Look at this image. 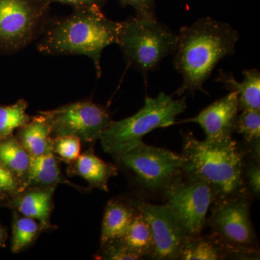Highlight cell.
<instances>
[{"label":"cell","instance_id":"cell-1","mask_svg":"<svg viewBox=\"0 0 260 260\" xmlns=\"http://www.w3.org/2000/svg\"><path fill=\"white\" fill-rule=\"evenodd\" d=\"M239 40V32L230 24L210 17L181 28L174 54V68L183 79L177 95L205 92L203 84L222 59L234 54Z\"/></svg>","mask_w":260,"mask_h":260},{"label":"cell","instance_id":"cell-2","mask_svg":"<svg viewBox=\"0 0 260 260\" xmlns=\"http://www.w3.org/2000/svg\"><path fill=\"white\" fill-rule=\"evenodd\" d=\"M120 24L107 18L97 5L78 8L73 14L47 23L38 50L46 55L87 56L100 77L102 51L117 44Z\"/></svg>","mask_w":260,"mask_h":260},{"label":"cell","instance_id":"cell-3","mask_svg":"<svg viewBox=\"0 0 260 260\" xmlns=\"http://www.w3.org/2000/svg\"><path fill=\"white\" fill-rule=\"evenodd\" d=\"M181 135V171L186 177L209 184L220 198L242 194L244 154L237 141L200 140L189 131Z\"/></svg>","mask_w":260,"mask_h":260},{"label":"cell","instance_id":"cell-4","mask_svg":"<svg viewBox=\"0 0 260 260\" xmlns=\"http://www.w3.org/2000/svg\"><path fill=\"white\" fill-rule=\"evenodd\" d=\"M186 109L185 98L174 99L162 92L155 98L147 96L144 106L134 115L111 123L101 135V145L113 156L124 153L143 142L150 132L175 124L176 118Z\"/></svg>","mask_w":260,"mask_h":260},{"label":"cell","instance_id":"cell-5","mask_svg":"<svg viewBox=\"0 0 260 260\" xmlns=\"http://www.w3.org/2000/svg\"><path fill=\"white\" fill-rule=\"evenodd\" d=\"M177 41L178 34L157 19L135 16L121 22L117 44L127 64L147 78L164 58L174 54Z\"/></svg>","mask_w":260,"mask_h":260},{"label":"cell","instance_id":"cell-6","mask_svg":"<svg viewBox=\"0 0 260 260\" xmlns=\"http://www.w3.org/2000/svg\"><path fill=\"white\" fill-rule=\"evenodd\" d=\"M49 0H0V51L14 54L42 34Z\"/></svg>","mask_w":260,"mask_h":260},{"label":"cell","instance_id":"cell-7","mask_svg":"<svg viewBox=\"0 0 260 260\" xmlns=\"http://www.w3.org/2000/svg\"><path fill=\"white\" fill-rule=\"evenodd\" d=\"M167 205L188 237L199 236L203 231L206 216L212 203L218 198L216 191L209 184L199 179L180 177L164 190Z\"/></svg>","mask_w":260,"mask_h":260},{"label":"cell","instance_id":"cell-8","mask_svg":"<svg viewBox=\"0 0 260 260\" xmlns=\"http://www.w3.org/2000/svg\"><path fill=\"white\" fill-rule=\"evenodd\" d=\"M113 157L134 173L149 190L164 191L181 172L180 155L143 142Z\"/></svg>","mask_w":260,"mask_h":260},{"label":"cell","instance_id":"cell-9","mask_svg":"<svg viewBox=\"0 0 260 260\" xmlns=\"http://www.w3.org/2000/svg\"><path fill=\"white\" fill-rule=\"evenodd\" d=\"M40 114L49 124L53 138L74 135L87 144L100 139L113 121L104 107L90 101L71 103Z\"/></svg>","mask_w":260,"mask_h":260},{"label":"cell","instance_id":"cell-10","mask_svg":"<svg viewBox=\"0 0 260 260\" xmlns=\"http://www.w3.org/2000/svg\"><path fill=\"white\" fill-rule=\"evenodd\" d=\"M209 224L216 236L234 251H251L256 235L250 203L242 195L220 198L214 206Z\"/></svg>","mask_w":260,"mask_h":260},{"label":"cell","instance_id":"cell-11","mask_svg":"<svg viewBox=\"0 0 260 260\" xmlns=\"http://www.w3.org/2000/svg\"><path fill=\"white\" fill-rule=\"evenodd\" d=\"M132 206L143 214L153 233L154 259H178L187 234L167 205H155L143 201L133 202Z\"/></svg>","mask_w":260,"mask_h":260},{"label":"cell","instance_id":"cell-12","mask_svg":"<svg viewBox=\"0 0 260 260\" xmlns=\"http://www.w3.org/2000/svg\"><path fill=\"white\" fill-rule=\"evenodd\" d=\"M238 114L237 94L229 92L225 96L204 108L198 115L180 123L198 124L206 135L205 140L221 142L232 138Z\"/></svg>","mask_w":260,"mask_h":260},{"label":"cell","instance_id":"cell-13","mask_svg":"<svg viewBox=\"0 0 260 260\" xmlns=\"http://www.w3.org/2000/svg\"><path fill=\"white\" fill-rule=\"evenodd\" d=\"M68 174L70 177L78 176L83 178L88 181L90 187L108 191L109 179L118 175V169L114 164L99 158L90 149L70 162Z\"/></svg>","mask_w":260,"mask_h":260},{"label":"cell","instance_id":"cell-14","mask_svg":"<svg viewBox=\"0 0 260 260\" xmlns=\"http://www.w3.org/2000/svg\"><path fill=\"white\" fill-rule=\"evenodd\" d=\"M244 80L239 83L232 73L220 70L217 81L224 85L229 92L238 95L239 111L245 109L260 110V72L257 69L243 71Z\"/></svg>","mask_w":260,"mask_h":260},{"label":"cell","instance_id":"cell-15","mask_svg":"<svg viewBox=\"0 0 260 260\" xmlns=\"http://www.w3.org/2000/svg\"><path fill=\"white\" fill-rule=\"evenodd\" d=\"M25 181L22 184L20 192L31 185L50 186L56 183H68L61 174L54 150L38 156H30Z\"/></svg>","mask_w":260,"mask_h":260},{"label":"cell","instance_id":"cell-16","mask_svg":"<svg viewBox=\"0 0 260 260\" xmlns=\"http://www.w3.org/2000/svg\"><path fill=\"white\" fill-rule=\"evenodd\" d=\"M54 192V187L32 189L18 197L13 205L23 216L37 220L41 227L47 229L49 227Z\"/></svg>","mask_w":260,"mask_h":260},{"label":"cell","instance_id":"cell-17","mask_svg":"<svg viewBox=\"0 0 260 260\" xmlns=\"http://www.w3.org/2000/svg\"><path fill=\"white\" fill-rule=\"evenodd\" d=\"M115 241L140 259L151 256L155 246L150 224L144 215L137 210L126 232Z\"/></svg>","mask_w":260,"mask_h":260},{"label":"cell","instance_id":"cell-18","mask_svg":"<svg viewBox=\"0 0 260 260\" xmlns=\"http://www.w3.org/2000/svg\"><path fill=\"white\" fill-rule=\"evenodd\" d=\"M16 138L30 156H38L53 150L50 127L41 114L18 129Z\"/></svg>","mask_w":260,"mask_h":260},{"label":"cell","instance_id":"cell-19","mask_svg":"<svg viewBox=\"0 0 260 260\" xmlns=\"http://www.w3.org/2000/svg\"><path fill=\"white\" fill-rule=\"evenodd\" d=\"M135 211L134 207L119 200H112L108 203L102 221V245L124 235L133 220Z\"/></svg>","mask_w":260,"mask_h":260},{"label":"cell","instance_id":"cell-20","mask_svg":"<svg viewBox=\"0 0 260 260\" xmlns=\"http://www.w3.org/2000/svg\"><path fill=\"white\" fill-rule=\"evenodd\" d=\"M228 251H234L217 236L216 238L191 237L183 246L178 259L216 260L224 259Z\"/></svg>","mask_w":260,"mask_h":260},{"label":"cell","instance_id":"cell-21","mask_svg":"<svg viewBox=\"0 0 260 260\" xmlns=\"http://www.w3.org/2000/svg\"><path fill=\"white\" fill-rule=\"evenodd\" d=\"M30 156L16 137L13 135L0 140V162L17 177L28 172Z\"/></svg>","mask_w":260,"mask_h":260},{"label":"cell","instance_id":"cell-22","mask_svg":"<svg viewBox=\"0 0 260 260\" xmlns=\"http://www.w3.org/2000/svg\"><path fill=\"white\" fill-rule=\"evenodd\" d=\"M242 135L250 148L253 158L259 162L260 110L245 109L238 114L235 130Z\"/></svg>","mask_w":260,"mask_h":260},{"label":"cell","instance_id":"cell-23","mask_svg":"<svg viewBox=\"0 0 260 260\" xmlns=\"http://www.w3.org/2000/svg\"><path fill=\"white\" fill-rule=\"evenodd\" d=\"M28 106L24 99L10 105H0V140L13 135L15 130L30 121L32 117L27 113Z\"/></svg>","mask_w":260,"mask_h":260},{"label":"cell","instance_id":"cell-24","mask_svg":"<svg viewBox=\"0 0 260 260\" xmlns=\"http://www.w3.org/2000/svg\"><path fill=\"white\" fill-rule=\"evenodd\" d=\"M40 224L34 219L24 216L15 220L13 224L12 251L19 252L37 237Z\"/></svg>","mask_w":260,"mask_h":260},{"label":"cell","instance_id":"cell-25","mask_svg":"<svg viewBox=\"0 0 260 260\" xmlns=\"http://www.w3.org/2000/svg\"><path fill=\"white\" fill-rule=\"evenodd\" d=\"M81 150V140L74 135H60L53 138V150L63 160L72 162L78 158Z\"/></svg>","mask_w":260,"mask_h":260},{"label":"cell","instance_id":"cell-26","mask_svg":"<svg viewBox=\"0 0 260 260\" xmlns=\"http://www.w3.org/2000/svg\"><path fill=\"white\" fill-rule=\"evenodd\" d=\"M124 6L133 7L136 13V17L143 19L155 20V0H120Z\"/></svg>","mask_w":260,"mask_h":260},{"label":"cell","instance_id":"cell-27","mask_svg":"<svg viewBox=\"0 0 260 260\" xmlns=\"http://www.w3.org/2000/svg\"><path fill=\"white\" fill-rule=\"evenodd\" d=\"M20 187L18 177L0 162V193L15 194L20 192Z\"/></svg>","mask_w":260,"mask_h":260},{"label":"cell","instance_id":"cell-28","mask_svg":"<svg viewBox=\"0 0 260 260\" xmlns=\"http://www.w3.org/2000/svg\"><path fill=\"white\" fill-rule=\"evenodd\" d=\"M107 246L104 259L113 260H135L140 259L138 256L126 249L115 240L111 241L104 244Z\"/></svg>","mask_w":260,"mask_h":260},{"label":"cell","instance_id":"cell-29","mask_svg":"<svg viewBox=\"0 0 260 260\" xmlns=\"http://www.w3.org/2000/svg\"><path fill=\"white\" fill-rule=\"evenodd\" d=\"M246 179L249 189L256 197L259 198L260 193V169L259 162L254 161L250 162L246 168Z\"/></svg>","mask_w":260,"mask_h":260},{"label":"cell","instance_id":"cell-30","mask_svg":"<svg viewBox=\"0 0 260 260\" xmlns=\"http://www.w3.org/2000/svg\"><path fill=\"white\" fill-rule=\"evenodd\" d=\"M54 1L73 5L75 8H78L82 7L93 6V5L101 7L102 3H104L106 0H54Z\"/></svg>","mask_w":260,"mask_h":260},{"label":"cell","instance_id":"cell-31","mask_svg":"<svg viewBox=\"0 0 260 260\" xmlns=\"http://www.w3.org/2000/svg\"><path fill=\"white\" fill-rule=\"evenodd\" d=\"M2 237H3V233H2L1 229H0V241H1Z\"/></svg>","mask_w":260,"mask_h":260},{"label":"cell","instance_id":"cell-32","mask_svg":"<svg viewBox=\"0 0 260 260\" xmlns=\"http://www.w3.org/2000/svg\"><path fill=\"white\" fill-rule=\"evenodd\" d=\"M0 194H1V193H0Z\"/></svg>","mask_w":260,"mask_h":260}]
</instances>
